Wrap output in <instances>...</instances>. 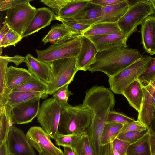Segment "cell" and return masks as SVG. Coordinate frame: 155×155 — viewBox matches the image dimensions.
Segmentation results:
<instances>
[{"mask_svg":"<svg viewBox=\"0 0 155 155\" xmlns=\"http://www.w3.org/2000/svg\"><path fill=\"white\" fill-rule=\"evenodd\" d=\"M149 132L150 133V144L152 155H155V134Z\"/></svg>","mask_w":155,"mask_h":155,"instance_id":"45","label":"cell"},{"mask_svg":"<svg viewBox=\"0 0 155 155\" xmlns=\"http://www.w3.org/2000/svg\"><path fill=\"white\" fill-rule=\"evenodd\" d=\"M0 145L6 141L9 133L13 125L11 108L7 105L0 108Z\"/></svg>","mask_w":155,"mask_h":155,"instance_id":"24","label":"cell"},{"mask_svg":"<svg viewBox=\"0 0 155 155\" xmlns=\"http://www.w3.org/2000/svg\"><path fill=\"white\" fill-rule=\"evenodd\" d=\"M126 155H152L149 130L141 138L129 146L127 149Z\"/></svg>","mask_w":155,"mask_h":155,"instance_id":"26","label":"cell"},{"mask_svg":"<svg viewBox=\"0 0 155 155\" xmlns=\"http://www.w3.org/2000/svg\"><path fill=\"white\" fill-rule=\"evenodd\" d=\"M79 136L58 134L56 135L54 140L56 145L71 147L72 144Z\"/></svg>","mask_w":155,"mask_h":155,"instance_id":"37","label":"cell"},{"mask_svg":"<svg viewBox=\"0 0 155 155\" xmlns=\"http://www.w3.org/2000/svg\"><path fill=\"white\" fill-rule=\"evenodd\" d=\"M147 127L138 120L123 125L118 135L131 131H142L146 130Z\"/></svg>","mask_w":155,"mask_h":155,"instance_id":"38","label":"cell"},{"mask_svg":"<svg viewBox=\"0 0 155 155\" xmlns=\"http://www.w3.org/2000/svg\"><path fill=\"white\" fill-rule=\"evenodd\" d=\"M81 47L76 58L77 65L79 70H88L94 61L98 51L93 43L87 37L82 35L81 38Z\"/></svg>","mask_w":155,"mask_h":155,"instance_id":"13","label":"cell"},{"mask_svg":"<svg viewBox=\"0 0 155 155\" xmlns=\"http://www.w3.org/2000/svg\"><path fill=\"white\" fill-rule=\"evenodd\" d=\"M125 155H127L126 154Z\"/></svg>","mask_w":155,"mask_h":155,"instance_id":"56","label":"cell"},{"mask_svg":"<svg viewBox=\"0 0 155 155\" xmlns=\"http://www.w3.org/2000/svg\"><path fill=\"white\" fill-rule=\"evenodd\" d=\"M142 54L136 49L122 45L98 52L88 70L101 72L109 78L112 77L137 61Z\"/></svg>","mask_w":155,"mask_h":155,"instance_id":"1","label":"cell"},{"mask_svg":"<svg viewBox=\"0 0 155 155\" xmlns=\"http://www.w3.org/2000/svg\"><path fill=\"white\" fill-rule=\"evenodd\" d=\"M0 57L5 59L8 62H13L16 66L25 62V57L17 55L13 57H9L7 55L1 56Z\"/></svg>","mask_w":155,"mask_h":155,"instance_id":"42","label":"cell"},{"mask_svg":"<svg viewBox=\"0 0 155 155\" xmlns=\"http://www.w3.org/2000/svg\"><path fill=\"white\" fill-rule=\"evenodd\" d=\"M147 128L149 132L155 134V109L154 110L153 117Z\"/></svg>","mask_w":155,"mask_h":155,"instance_id":"48","label":"cell"},{"mask_svg":"<svg viewBox=\"0 0 155 155\" xmlns=\"http://www.w3.org/2000/svg\"><path fill=\"white\" fill-rule=\"evenodd\" d=\"M124 0H89V2L102 7L111 6L120 3Z\"/></svg>","mask_w":155,"mask_h":155,"instance_id":"43","label":"cell"},{"mask_svg":"<svg viewBox=\"0 0 155 155\" xmlns=\"http://www.w3.org/2000/svg\"><path fill=\"white\" fill-rule=\"evenodd\" d=\"M6 142L10 155H36L26 134L15 125L10 130Z\"/></svg>","mask_w":155,"mask_h":155,"instance_id":"10","label":"cell"},{"mask_svg":"<svg viewBox=\"0 0 155 155\" xmlns=\"http://www.w3.org/2000/svg\"><path fill=\"white\" fill-rule=\"evenodd\" d=\"M28 70L11 66L8 67L6 75V85L11 91L20 85L31 76Z\"/></svg>","mask_w":155,"mask_h":155,"instance_id":"21","label":"cell"},{"mask_svg":"<svg viewBox=\"0 0 155 155\" xmlns=\"http://www.w3.org/2000/svg\"><path fill=\"white\" fill-rule=\"evenodd\" d=\"M149 84H150L154 89H155V77Z\"/></svg>","mask_w":155,"mask_h":155,"instance_id":"52","label":"cell"},{"mask_svg":"<svg viewBox=\"0 0 155 155\" xmlns=\"http://www.w3.org/2000/svg\"><path fill=\"white\" fill-rule=\"evenodd\" d=\"M152 104L155 107V91L153 92L152 96Z\"/></svg>","mask_w":155,"mask_h":155,"instance_id":"51","label":"cell"},{"mask_svg":"<svg viewBox=\"0 0 155 155\" xmlns=\"http://www.w3.org/2000/svg\"><path fill=\"white\" fill-rule=\"evenodd\" d=\"M48 95L44 92L11 91L8 95L6 105L12 107L39 97L46 98Z\"/></svg>","mask_w":155,"mask_h":155,"instance_id":"22","label":"cell"},{"mask_svg":"<svg viewBox=\"0 0 155 155\" xmlns=\"http://www.w3.org/2000/svg\"><path fill=\"white\" fill-rule=\"evenodd\" d=\"M64 155H76L71 147L63 146Z\"/></svg>","mask_w":155,"mask_h":155,"instance_id":"49","label":"cell"},{"mask_svg":"<svg viewBox=\"0 0 155 155\" xmlns=\"http://www.w3.org/2000/svg\"><path fill=\"white\" fill-rule=\"evenodd\" d=\"M60 21L73 29L82 33L90 27L91 25L72 22L64 19L56 18L55 19Z\"/></svg>","mask_w":155,"mask_h":155,"instance_id":"39","label":"cell"},{"mask_svg":"<svg viewBox=\"0 0 155 155\" xmlns=\"http://www.w3.org/2000/svg\"><path fill=\"white\" fill-rule=\"evenodd\" d=\"M32 0L18 5L7 11L5 23L10 29L22 35L36 14L37 9L31 5Z\"/></svg>","mask_w":155,"mask_h":155,"instance_id":"7","label":"cell"},{"mask_svg":"<svg viewBox=\"0 0 155 155\" xmlns=\"http://www.w3.org/2000/svg\"><path fill=\"white\" fill-rule=\"evenodd\" d=\"M54 13L50 9L45 7L38 8L36 14L22 37H27L48 26L54 20Z\"/></svg>","mask_w":155,"mask_h":155,"instance_id":"17","label":"cell"},{"mask_svg":"<svg viewBox=\"0 0 155 155\" xmlns=\"http://www.w3.org/2000/svg\"><path fill=\"white\" fill-rule=\"evenodd\" d=\"M89 0H68L60 10L56 18H72L89 2Z\"/></svg>","mask_w":155,"mask_h":155,"instance_id":"25","label":"cell"},{"mask_svg":"<svg viewBox=\"0 0 155 155\" xmlns=\"http://www.w3.org/2000/svg\"><path fill=\"white\" fill-rule=\"evenodd\" d=\"M87 37L94 44L98 52L117 46L127 45V40L122 31Z\"/></svg>","mask_w":155,"mask_h":155,"instance_id":"16","label":"cell"},{"mask_svg":"<svg viewBox=\"0 0 155 155\" xmlns=\"http://www.w3.org/2000/svg\"><path fill=\"white\" fill-rule=\"evenodd\" d=\"M39 155H55L45 150H43L41 152L39 153Z\"/></svg>","mask_w":155,"mask_h":155,"instance_id":"50","label":"cell"},{"mask_svg":"<svg viewBox=\"0 0 155 155\" xmlns=\"http://www.w3.org/2000/svg\"><path fill=\"white\" fill-rule=\"evenodd\" d=\"M142 84L138 80L134 81L129 85L121 94L130 105L138 113L140 109L143 97Z\"/></svg>","mask_w":155,"mask_h":155,"instance_id":"20","label":"cell"},{"mask_svg":"<svg viewBox=\"0 0 155 155\" xmlns=\"http://www.w3.org/2000/svg\"><path fill=\"white\" fill-rule=\"evenodd\" d=\"M30 0H0V11H5L11 9L18 5L30 1Z\"/></svg>","mask_w":155,"mask_h":155,"instance_id":"41","label":"cell"},{"mask_svg":"<svg viewBox=\"0 0 155 155\" xmlns=\"http://www.w3.org/2000/svg\"><path fill=\"white\" fill-rule=\"evenodd\" d=\"M136 1L130 3L127 0L130 8L117 22L121 31L127 39L133 33L137 31L138 26L141 25L147 16L155 14L150 0Z\"/></svg>","mask_w":155,"mask_h":155,"instance_id":"4","label":"cell"},{"mask_svg":"<svg viewBox=\"0 0 155 155\" xmlns=\"http://www.w3.org/2000/svg\"><path fill=\"white\" fill-rule=\"evenodd\" d=\"M123 124L115 123H107L102 132L101 145L103 146L111 142L117 137L123 127Z\"/></svg>","mask_w":155,"mask_h":155,"instance_id":"31","label":"cell"},{"mask_svg":"<svg viewBox=\"0 0 155 155\" xmlns=\"http://www.w3.org/2000/svg\"><path fill=\"white\" fill-rule=\"evenodd\" d=\"M26 136L30 144L38 153L45 150L55 155H64L63 151L53 144L50 135L42 127H31Z\"/></svg>","mask_w":155,"mask_h":155,"instance_id":"9","label":"cell"},{"mask_svg":"<svg viewBox=\"0 0 155 155\" xmlns=\"http://www.w3.org/2000/svg\"><path fill=\"white\" fill-rule=\"evenodd\" d=\"M0 155H10L7 148L6 141L0 145Z\"/></svg>","mask_w":155,"mask_h":155,"instance_id":"46","label":"cell"},{"mask_svg":"<svg viewBox=\"0 0 155 155\" xmlns=\"http://www.w3.org/2000/svg\"><path fill=\"white\" fill-rule=\"evenodd\" d=\"M0 47V56H1V54L2 52V47Z\"/></svg>","mask_w":155,"mask_h":155,"instance_id":"55","label":"cell"},{"mask_svg":"<svg viewBox=\"0 0 155 155\" xmlns=\"http://www.w3.org/2000/svg\"><path fill=\"white\" fill-rule=\"evenodd\" d=\"M10 28L5 23L0 29V41L8 32Z\"/></svg>","mask_w":155,"mask_h":155,"instance_id":"47","label":"cell"},{"mask_svg":"<svg viewBox=\"0 0 155 155\" xmlns=\"http://www.w3.org/2000/svg\"><path fill=\"white\" fill-rule=\"evenodd\" d=\"M47 84L32 75L26 81L11 91H30L44 92Z\"/></svg>","mask_w":155,"mask_h":155,"instance_id":"30","label":"cell"},{"mask_svg":"<svg viewBox=\"0 0 155 155\" xmlns=\"http://www.w3.org/2000/svg\"><path fill=\"white\" fill-rule=\"evenodd\" d=\"M155 77V58H153L149 66L139 76L138 80L141 83L149 84Z\"/></svg>","mask_w":155,"mask_h":155,"instance_id":"36","label":"cell"},{"mask_svg":"<svg viewBox=\"0 0 155 155\" xmlns=\"http://www.w3.org/2000/svg\"><path fill=\"white\" fill-rule=\"evenodd\" d=\"M121 31L117 22L112 23H100L91 25L82 33L87 37L105 35Z\"/></svg>","mask_w":155,"mask_h":155,"instance_id":"23","label":"cell"},{"mask_svg":"<svg viewBox=\"0 0 155 155\" xmlns=\"http://www.w3.org/2000/svg\"><path fill=\"white\" fill-rule=\"evenodd\" d=\"M142 42L146 51L155 54V14L147 16L141 25Z\"/></svg>","mask_w":155,"mask_h":155,"instance_id":"15","label":"cell"},{"mask_svg":"<svg viewBox=\"0 0 155 155\" xmlns=\"http://www.w3.org/2000/svg\"><path fill=\"white\" fill-rule=\"evenodd\" d=\"M81 35L59 40L44 50L36 49L37 58L48 63L62 58H77L81 49Z\"/></svg>","mask_w":155,"mask_h":155,"instance_id":"6","label":"cell"},{"mask_svg":"<svg viewBox=\"0 0 155 155\" xmlns=\"http://www.w3.org/2000/svg\"><path fill=\"white\" fill-rule=\"evenodd\" d=\"M135 120L134 118L130 117L124 114L113 110L109 113L107 123H115L124 124Z\"/></svg>","mask_w":155,"mask_h":155,"instance_id":"33","label":"cell"},{"mask_svg":"<svg viewBox=\"0 0 155 155\" xmlns=\"http://www.w3.org/2000/svg\"><path fill=\"white\" fill-rule=\"evenodd\" d=\"M8 63L0 57V108L6 105L8 95L11 92L6 85V75Z\"/></svg>","mask_w":155,"mask_h":155,"instance_id":"29","label":"cell"},{"mask_svg":"<svg viewBox=\"0 0 155 155\" xmlns=\"http://www.w3.org/2000/svg\"><path fill=\"white\" fill-rule=\"evenodd\" d=\"M114 155H120L117 151L113 149Z\"/></svg>","mask_w":155,"mask_h":155,"instance_id":"54","label":"cell"},{"mask_svg":"<svg viewBox=\"0 0 155 155\" xmlns=\"http://www.w3.org/2000/svg\"><path fill=\"white\" fill-rule=\"evenodd\" d=\"M153 58L142 55L137 61L119 72L109 78L110 88L113 93L121 94L131 83L138 80L139 76L150 65Z\"/></svg>","mask_w":155,"mask_h":155,"instance_id":"5","label":"cell"},{"mask_svg":"<svg viewBox=\"0 0 155 155\" xmlns=\"http://www.w3.org/2000/svg\"><path fill=\"white\" fill-rule=\"evenodd\" d=\"M25 62L32 75L48 84L51 71L48 63L39 60L29 54L25 56Z\"/></svg>","mask_w":155,"mask_h":155,"instance_id":"18","label":"cell"},{"mask_svg":"<svg viewBox=\"0 0 155 155\" xmlns=\"http://www.w3.org/2000/svg\"><path fill=\"white\" fill-rule=\"evenodd\" d=\"M61 107L54 97L46 99L41 105L37 116L38 122L52 139L58 134Z\"/></svg>","mask_w":155,"mask_h":155,"instance_id":"8","label":"cell"},{"mask_svg":"<svg viewBox=\"0 0 155 155\" xmlns=\"http://www.w3.org/2000/svg\"><path fill=\"white\" fill-rule=\"evenodd\" d=\"M130 5L127 0L114 5L102 7V13L99 17L88 20H75L63 19L68 21L91 25L100 23L118 22L126 13Z\"/></svg>","mask_w":155,"mask_h":155,"instance_id":"11","label":"cell"},{"mask_svg":"<svg viewBox=\"0 0 155 155\" xmlns=\"http://www.w3.org/2000/svg\"><path fill=\"white\" fill-rule=\"evenodd\" d=\"M142 87L143 97L137 120L147 127L152 120L155 109L152 102V96L155 89L150 84L144 85L143 84Z\"/></svg>","mask_w":155,"mask_h":155,"instance_id":"14","label":"cell"},{"mask_svg":"<svg viewBox=\"0 0 155 155\" xmlns=\"http://www.w3.org/2000/svg\"><path fill=\"white\" fill-rule=\"evenodd\" d=\"M91 114L82 104L62 106L58 133L80 136L86 133L91 119Z\"/></svg>","mask_w":155,"mask_h":155,"instance_id":"2","label":"cell"},{"mask_svg":"<svg viewBox=\"0 0 155 155\" xmlns=\"http://www.w3.org/2000/svg\"><path fill=\"white\" fill-rule=\"evenodd\" d=\"M130 144L117 138L112 142V147L120 155H125L127 149Z\"/></svg>","mask_w":155,"mask_h":155,"instance_id":"40","label":"cell"},{"mask_svg":"<svg viewBox=\"0 0 155 155\" xmlns=\"http://www.w3.org/2000/svg\"><path fill=\"white\" fill-rule=\"evenodd\" d=\"M102 7L89 2L74 17L66 19L75 20H90L100 17Z\"/></svg>","mask_w":155,"mask_h":155,"instance_id":"27","label":"cell"},{"mask_svg":"<svg viewBox=\"0 0 155 155\" xmlns=\"http://www.w3.org/2000/svg\"><path fill=\"white\" fill-rule=\"evenodd\" d=\"M71 147L76 155H95L86 132L80 136L72 144Z\"/></svg>","mask_w":155,"mask_h":155,"instance_id":"28","label":"cell"},{"mask_svg":"<svg viewBox=\"0 0 155 155\" xmlns=\"http://www.w3.org/2000/svg\"><path fill=\"white\" fill-rule=\"evenodd\" d=\"M69 84H66L58 89L52 95L61 105H65L68 104V101L69 97L73 94L69 90Z\"/></svg>","mask_w":155,"mask_h":155,"instance_id":"35","label":"cell"},{"mask_svg":"<svg viewBox=\"0 0 155 155\" xmlns=\"http://www.w3.org/2000/svg\"><path fill=\"white\" fill-rule=\"evenodd\" d=\"M48 63L51 71L45 93L51 95L61 87L69 84L78 70L75 57L58 59Z\"/></svg>","mask_w":155,"mask_h":155,"instance_id":"3","label":"cell"},{"mask_svg":"<svg viewBox=\"0 0 155 155\" xmlns=\"http://www.w3.org/2000/svg\"><path fill=\"white\" fill-rule=\"evenodd\" d=\"M150 1L151 3L153 8L155 12V0H150Z\"/></svg>","mask_w":155,"mask_h":155,"instance_id":"53","label":"cell"},{"mask_svg":"<svg viewBox=\"0 0 155 155\" xmlns=\"http://www.w3.org/2000/svg\"><path fill=\"white\" fill-rule=\"evenodd\" d=\"M148 131V128L142 131H128L118 135L116 138L131 144L137 141Z\"/></svg>","mask_w":155,"mask_h":155,"instance_id":"34","label":"cell"},{"mask_svg":"<svg viewBox=\"0 0 155 155\" xmlns=\"http://www.w3.org/2000/svg\"><path fill=\"white\" fill-rule=\"evenodd\" d=\"M100 155H114L112 142L101 146Z\"/></svg>","mask_w":155,"mask_h":155,"instance_id":"44","label":"cell"},{"mask_svg":"<svg viewBox=\"0 0 155 155\" xmlns=\"http://www.w3.org/2000/svg\"><path fill=\"white\" fill-rule=\"evenodd\" d=\"M41 97L36 98L11 108L13 124L30 123L37 116Z\"/></svg>","mask_w":155,"mask_h":155,"instance_id":"12","label":"cell"},{"mask_svg":"<svg viewBox=\"0 0 155 155\" xmlns=\"http://www.w3.org/2000/svg\"><path fill=\"white\" fill-rule=\"evenodd\" d=\"M82 33L62 23L56 24L51 26V30L42 39L45 44L49 42L54 43L64 39L81 35Z\"/></svg>","mask_w":155,"mask_h":155,"instance_id":"19","label":"cell"},{"mask_svg":"<svg viewBox=\"0 0 155 155\" xmlns=\"http://www.w3.org/2000/svg\"><path fill=\"white\" fill-rule=\"evenodd\" d=\"M23 38L18 33L10 29L7 34L0 41V47L5 48L10 46H15Z\"/></svg>","mask_w":155,"mask_h":155,"instance_id":"32","label":"cell"}]
</instances>
